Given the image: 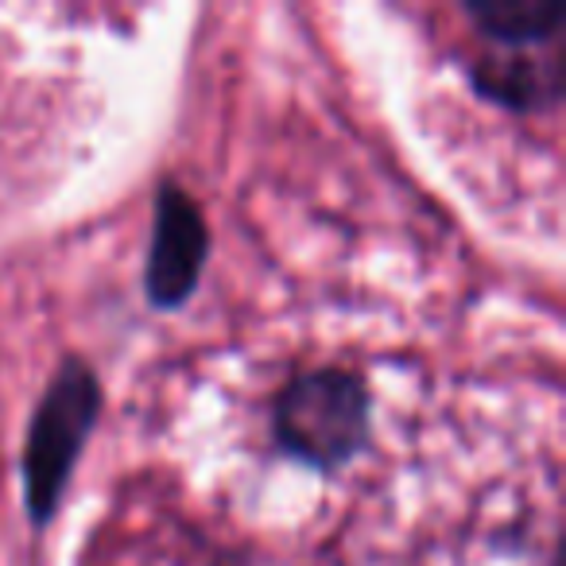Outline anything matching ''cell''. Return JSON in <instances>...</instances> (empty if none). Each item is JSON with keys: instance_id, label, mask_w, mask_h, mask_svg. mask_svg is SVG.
I'll use <instances>...</instances> for the list:
<instances>
[{"instance_id": "cell-1", "label": "cell", "mask_w": 566, "mask_h": 566, "mask_svg": "<svg viewBox=\"0 0 566 566\" xmlns=\"http://www.w3.org/2000/svg\"><path fill=\"white\" fill-rule=\"evenodd\" d=\"M275 434L311 465H342L369 434V388L357 373H300L275 403Z\"/></svg>"}, {"instance_id": "cell-2", "label": "cell", "mask_w": 566, "mask_h": 566, "mask_svg": "<svg viewBox=\"0 0 566 566\" xmlns=\"http://www.w3.org/2000/svg\"><path fill=\"white\" fill-rule=\"evenodd\" d=\"M102 411L97 377L82 361H66L40 400L24 450V489L32 520H48L63 501V485L74 470L82 442L90 439Z\"/></svg>"}, {"instance_id": "cell-3", "label": "cell", "mask_w": 566, "mask_h": 566, "mask_svg": "<svg viewBox=\"0 0 566 566\" xmlns=\"http://www.w3.org/2000/svg\"><path fill=\"white\" fill-rule=\"evenodd\" d=\"M206 249H210V233H206L202 210L175 182H164L156 195V226H151V252L144 272L156 307H175L195 292Z\"/></svg>"}, {"instance_id": "cell-4", "label": "cell", "mask_w": 566, "mask_h": 566, "mask_svg": "<svg viewBox=\"0 0 566 566\" xmlns=\"http://www.w3.org/2000/svg\"><path fill=\"white\" fill-rule=\"evenodd\" d=\"M473 24L501 43H543L563 28L566 9L558 0H470Z\"/></svg>"}, {"instance_id": "cell-5", "label": "cell", "mask_w": 566, "mask_h": 566, "mask_svg": "<svg viewBox=\"0 0 566 566\" xmlns=\"http://www.w3.org/2000/svg\"><path fill=\"white\" fill-rule=\"evenodd\" d=\"M478 86L489 97L504 105H516V109H532V105L547 102L558 94V66L555 63H532V59H489L478 66Z\"/></svg>"}]
</instances>
